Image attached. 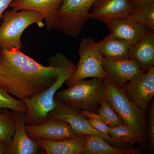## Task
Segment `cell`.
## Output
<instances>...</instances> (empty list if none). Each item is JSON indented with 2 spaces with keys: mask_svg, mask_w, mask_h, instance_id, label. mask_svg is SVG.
<instances>
[{
  "mask_svg": "<svg viewBox=\"0 0 154 154\" xmlns=\"http://www.w3.org/2000/svg\"><path fill=\"white\" fill-rule=\"evenodd\" d=\"M0 70L3 87L19 99H30L42 93L58 76L56 67L42 65L17 48H0Z\"/></svg>",
  "mask_w": 154,
  "mask_h": 154,
  "instance_id": "6da1fadb",
  "label": "cell"
},
{
  "mask_svg": "<svg viewBox=\"0 0 154 154\" xmlns=\"http://www.w3.org/2000/svg\"><path fill=\"white\" fill-rule=\"evenodd\" d=\"M47 62L49 66L57 68V78L52 85L42 93L30 99H21L27 106L26 125L42 124L48 120V114L56 107V93L65 81L73 75L76 69V66L60 52L50 57Z\"/></svg>",
  "mask_w": 154,
  "mask_h": 154,
  "instance_id": "7a4b0ae2",
  "label": "cell"
},
{
  "mask_svg": "<svg viewBox=\"0 0 154 154\" xmlns=\"http://www.w3.org/2000/svg\"><path fill=\"white\" fill-rule=\"evenodd\" d=\"M105 97L114 111L136 135L138 143L144 149L147 147L148 131L146 114L127 97L124 91L107 78L104 79Z\"/></svg>",
  "mask_w": 154,
  "mask_h": 154,
  "instance_id": "3957f363",
  "label": "cell"
},
{
  "mask_svg": "<svg viewBox=\"0 0 154 154\" xmlns=\"http://www.w3.org/2000/svg\"><path fill=\"white\" fill-rule=\"evenodd\" d=\"M105 96L104 79L78 80L66 90L57 91L54 99L70 107L96 113L100 101Z\"/></svg>",
  "mask_w": 154,
  "mask_h": 154,
  "instance_id": "277c9868",
  "label": "cell"
},
{
  "mask_svg": "<svg viewBox=\"0 0 154 154\" xmlns=\"http://www.w3.org/2000/svg\"><path fill=\"white\" fill-rule=\"evenodd\" d=\"M0 24V48H21V36L30 25L36 24L39 28L45 26L44 17L37 11L32 10L5 11Z\"/></svg>",
  "mask_w": 154,
  "mask_h": 154,
  "instance_id": "5b68a950",
  "label": "cell"
},
{
  "mask_svg": "<svg viewBox=\"0 0 154 154\" xmlns=\"http://www.w3.org/2000/svg\"><path fill=\"white\" fill-rule=\"evenodd\" d=\"M54 100L55 108L48 113V119H60L66 122L70 127L72 132L77 136H83L86 134L94 135L103 138L111 145L116 147L126 149L134 148L132 146H128L129 144H128L106 136L94 128L81 109L70 107L57 99H54Z\"/></svg>",
  "mask_w": 154,
  "mask_h": 154,
  "instance_id": "8992f818",
  "label": "cell"
},
{
  "mask_svg": "<svg viewBox=\"0 0 154 154\" xmlns=\"http://www.w3.org/2000/svg\"><path fill=\"white\" fill-rule=\"evenodd\" d=\"M91 38H83L78 50L79 61L74 74L64 83L70 86L78 80L88 78L105 79L106 75L102 65V55L95 46Z\"/></svg>",
  "mask_w": 154,
  "mask_h": 154,
  "instance_id": "52a82bcc",
  "label": "cell"
},
{
  "mask_svg": "<svg viewBox=\"0 0 154 154\" xmlns=\"http://www.w3.org/2000/svg\"><path fill=\"white\" fill-rule=\"evenodd\" d=\"M122 89L130 101L146 114L154 95V67L134 78Z\"/></svg>",
  "mask_w": 154,
  "mask_h": 154,
  "instance_id": "ba28073f",
  "label": "cell"
},
{
  "mask_svg": "<svg viewBox=\"0 0 154 154\" xmlns=\"http://www.w3.org/2000/svg\"><path fill=\"white\" fill-rule=\"evenodd\" d=\"M26 133L32 139L59 141L75 137L68 123L60 119H50L42 124L25 125Z\"/></svg>",
  "mask_w": 154,
  "mask_h": 154,
  "instance_id": "9c48e42d",
  "label": "cell"
},
{
  "mask_svg": "<svg viewBox=\"0 0 154 154\" xmlns=\"http://www.w3.org/2000/svg\"><path fill=\"white\" fill-rule=\"evenodd\" d=\"M102 65L109 79L119 88H122L129 81L145 73L133 59H110L103 57Z\"/></svg>",
  "mask_w": 154,
  "mask_h": 154,
  "instance_id": "30bf717a",
  "label": "cell"
},
{
  "mask_svg": "<svg viewBox=\"0 0 154 154\" xmlns=\"http://www.w3.org/2000/svg\"><path fill=\"white\" fill-rule=\"evenodd\" d=\"M16 130L9 145L8 154H36L40 147L38 140L28 136L25 130V112L11 110Z\"/></svg>",
  "mask_w": 154,
  "mask_h": 154,
  "instance_id": "8fae6325",
  "label": "cell"
},
{
  "mask_svg": "<svg viewBox=\"0 0 154 154\" xmlns=\"http://www.w3.org/2000/svg\"><path fill=\"white\" fill-rule=\"evenodd\" d=\"M65 0H14L10 5L15 11L32 10L44 17L47 30L54 28L58 13Z\"/></svg>",
  "mask_w": 154,
  "mask_h": 154,
  "instance_id": "7c38bea8",
  "label": "cell"
},
{
  "mask_svg": "<svg viewBox=\"0 0 154 154\" xmlns=\"http://www.w3.org/2000/svg\"><path fill=\"white\" fill-rule=\"evenodd\" d=\"M110 30V35L135 44L146 33V28L129 17L110 19L105 22Z\"/></svg>",
  "mask_w": 154,
  "mask_h": 154,
  "instance_id": "4fadbf2b",
  "label": "cell"
},
{
  "mask_svg": "<svg viewBox=\"0 0 154 154\" xmlns=\"http://www.w3.org/2000/svg\"><path fill=\"white\" fill-rule=\"evenodd\" d=\"M90 18L105 23L110 19L128 17L131 8L127 0H96Z\"/></svg>",
  "mask_w": 154,
  "mask_h": 154,
  "instance_id": "5bb4252c",
  "label": "cell"
},
{
  "mask_svg": "<svg viewBox=\"0 0 154 154\" xmlns=\"http://www.w3.org/2000/svg\"><path fill=\"white\" fill-rule=\"evenodd\" d=\"M131 56L144 72L154 67V30L146 28L144 36L131 46Z\"/></svg>",
  "mask_w": 154,
  "mask_h": 154,
  "instance_id": "9a60e30c",
  "label": "cell"
},
{
  "mask_svg": "<svg viewBox=\"0 0 154 154\" xmlns=\"http://www.w3.org/2000/svg\"><path fill=\"white\" fill-rule=\"evenodd\" d=\"M132 45L129 42L108 35L98 42H95L96 49L102 56L110 59H131Z\"/></svg>",
  "mask_w": 154,
  "mask_h": 154,
  "instance_id": "2e32d148",
  "label": "cell"
},
{
  "mask_svg": "<svg viewBox=\"0 0 154 154\" xmlns=\"http://www.w3.org/2000/svg\"><path fill=\"white\" fill-rule=\"evenodd\" d=\"M85 146L82 154H140L135 149H123L111 145L103 138L98 136L86 134L83 136Z\"/></svg>",
  "mask_w": 154,
  "mask_h": 154,
  "instance_id": "e0dca14e",
  "label": "cell"
},
{
  "mask_svg": "<svg viewBox=\"0 0 154 154\" xmlns=\"http://www.w3.org/2000/svg\"><path fill=\"white\" fill-rule=\"evenodd\" d=\"M41 148L47 154H82L85 140L84 137H75L59 141H51L37 139Z\"/></svg>",
  "mask_w": 154,
  "mask_h": 154,
  "instance_id": "ac0fdd59",
  "label": "cell"
},
{
  "mask_svg": "<svg viewBox=\"0 0 154 154\" xmlns=\"http://www.w3.org/2000/svg\"><path fill=\"white\" fill-rule=\"evenodd\" d=\"M16 130V123L11 111L4 108L0 112V142L9 145Z\"/></svg>",
  "mask_w": 154,
  "mask_h": 154,
  "instance_id": "d6986e66",
  "label": "cell"
},
{
  "mask_svg": "<svg viewBox=\"0 0 154 154\" xmlns=\"http://www.w3.org/2000/svg\"><path fill=\"white\" fill-rule=\"evenodd\" d=\"M108 135L119 141L132 146L138 143L136 135L131 128L125 124L109 127Z\"/></svg>",
  "mask_w": 154,
  "mask_h": 154,
  "instance_id": "ffe728a7",
  "label": "cell"
},
{
  "mask_svg": "<svg viewBox=\"0 0 154 154\" xmlns=\"http://www.w3.org/2000/svg\"><path fill=\"white\" fill-rule=\"evenodd\" d=\"M128 17L146 28L154 30V2L144 8L131 9Z\"/></svg>",
  "mask_w": 154,
  "mask_h": 154,
  "instance_id": "44dd1931",
  "label": "cell"
},
{
  "mask_svg": "<svg viewBox=\"0 0 154 154\" xmlns=\"http://www.w3.org/2000/svg\"><path fill=\"white\" fill-rule=\"evenodd\" d=\"M96 113L105 119L109 127L125 124L121 119L113 110L105 96L100 100L99 107L96 110Z\"/></svg>",
  "mask_w": 154,
  "mask_h": 154,
  "instance_id": "7402d4cb",
  "label": "cell"
},
{
  "mask_svg": "<svg viewBox=\"0 0 154 154\" xmlns=\"http://www.w3.org/2000/svg\"><path fill=\"white\" fill-rule=\"evenodd\" d=\"M4 108L24 112L27 110L25 102L11 96L0 84V112Z\"/></svg>",
  "mask_w": 154,
  "mask_h": 154,
  "instance_id": "603a6c76",
  "label": "cell"
},
{
  "mask_svg": "<svg viewBox=\"0 0 154 154\" xmlns=\"http://www.w3.org/2000/svg\"><path fill=\"white\" fill-rule=\"evenodd\" d=\"M84 115L88 118L90 124L94 128L107 137L109 127L105 119L97 113L82 110Z\"/></svg>",
  "mask_w": 154,
  "mask_h": 154,
  "instance_id": "cb8c5ba5",
  "label": "cell"
},
{
  "mask_svg": "<svg viewBox=\"0 0 154 154\" xmlns=\"http://www.w3.org/2000/svg\"><path fill=\"white\" fill-rule=\"evenodd\" d=\"M148 109V143L147 149L149 153L153 154L154 151V102H150Z\"/></svg>",
  "mask_w": 154,
  "mask_h": 154,
  "instance_id": "d4e9b609",
  "label": "cell"
},
{
  "mask_svg": "<svg viewBox=\"0 0 154 154\" xmlns=\"http://www.w3.org/2000/svg\"><path fill=\"white\" fill-rule=\"evenodd\" d=\"M131 9L140 8L151 5L154 0H127Z\"/></svg>",
  "mask_w": 154,
  "mask_h": 154,
  "instance_id": "484cf974",
  "label": "cell"
},
{
  "mask_svg": "<svg viewBox=\"0 0 154 154\" xmlns=\"http://www.w3.org/2000/svg\"><path fill=\"white\" fill-rule=\"evenodd\" d=\"M14 0H0V24L3 13Z\"/></svg>",
  "mask_w": 154,
  "mask_h": 154,
  "instance_id": "4316f807",
  "label": "cell"
},
{
  "mask_svg": "<svg viewBox=\"0 0 154 154\" xmlns=\"http://www.w3.org/2000/svg\"><path fill=\"white\" fill-rule=\"evenodd\" d=\"M9 145L0 142V154H8Z\"/></svg>",
  "mask_w": 154,
  "mask_h": 154,
  "instance_id": "83f0119b",
  "label": "cell"
},
{
  "mask_svg": "<svg viewBox=\"0 0 154 154\" xmlns=\"http://www.w3.org/2000/svg\"><path fill=\"white\" fill-rule=\"evenodd\" d=\"M0 84L2 85L3 87V81L2 79V73H1V70H0Z\"/></svg>",
  "mask_w": 154,
  "mask_h": 154,
  "instance_id": "f1b7e54d",
  "label": "cell"
}]
</instances>
